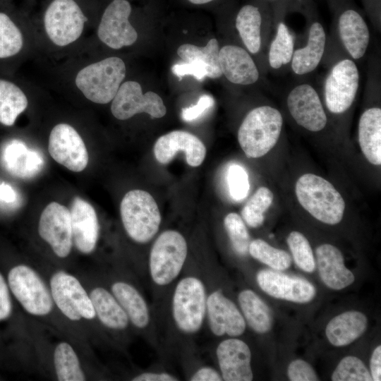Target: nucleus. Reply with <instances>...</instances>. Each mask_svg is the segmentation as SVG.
<instances>
[{"instance_id": "nucleus-1", "label": "nucleus", "mask_w": 381, "mask_h": 381, "mask_svg": "<svg viewBox=\"0 0 381 381\" xmlns=\"http://www.w3.org/2000/svg\"><path fill=\"white\" fill-rule=\"evenodd\" d=\"M281 112L271 105H260L251 109L238 130V141L249 158H258L277 144L283 128Z\"/></svg>"}, {"instance_id": "nucleus-2", "label": "nucleus", "mask_w": 381, "mask_h": 381, "mask_svg": "<svg viewBox=\"0 0 381 381\" xmlns=\"http://www.w3.org/2000/svg\"><path fill=\"white\" fill-rule=\"evenodd\" d=\"M295 193L303 209L320 222L334 225L341 221L344 200L324 178L313 174L302 175L296 183Z\"/></svg>"}, {"instance_id": "nucleus-3", "label": "nucleus", "mask_w": 381, "mask_h": 381, "mask_svg": "<svg viewBox=\"0 0 381 381\" xmlns=\"http://www.w3.org/2000/svg\"><path fill=\"white\" fill-rule=\"evenodd\" d=\"M333 16V27L344 55L361 60L369 47L368 25L353 0H326Z\"/></svg>"}, {"instance_id": "nucleus-4", "label": "nucleus", "mask_w": 381, "mask_h": 381, "mask_svg": "<svg viewBox=\"0 0 381 381\" xmlns=\"http://www.w3.org/2000/svg\"><path fill=\"white\" fill-rule=\"evenodd\" d=\"M207 294L203 282L196 276L181 278L171 299V313L177 329L185 334H194L206 318Z\"/></svg>"}, {"instance_id": "nucleus-5", "label": "nucleus", "mask_w": 381, "mask_h": 381, "mask_svg": "<svg viewBox=\"0 0 381 381\" xmlns=\"http://www.w3.org/2000/svg\"><path fill=\"white\" fill-rule=\"evenodd\" d=\"M360 86V74L353 59L341 55L331 65L322 85V99L334 116L347 112L354 104Z\"/></svg>"}, {"instance_id": "nucleus-6", "label": "nucleus", "mask_w": 381, "mask_h": 381, "mask_svg": "<svg viewBox=\"0 0 381 381\" xmlns=\"http://www.w3.org/2000/svg\"><path fill=\"white\" fill-rule=\"evenodd\" d=\"M126 71L121 59L109 57L82 68L75 77V85L87 99L107 104L116 95Z\"/></svg>"}, {"instance_id": "nucleus-7", "label": "nucleus", "mask_w": 381, "mask_h": 381, "mask_svg": "<svg viewBox=\"0 0 381 381\" xmlns=\"http://www.w3.org/2000/svg\"><path fill=\"white\" fill-rule=\"evenodd\" d=\"M120 212L123 227L134 241L145 243L158 232L161 214L152 196L143 190H132L123 198Z\"/></svg>"}, {"instance_id": "nucleus-8", "label": "nucleus", "mask_w": 381, "mask_h": 381, "mask_svg": "<svg viewBox=\"0 0 381 381\" xmlns=\"http://www.w3.org/2000/svg\"><path fill=\"white\" fill-rule=\"evenodd\" d=\"M188 253L183 236L175 230L162 232L154 242L149 255V273L152 282L166 286L181 272Z\"/></svg>"}, {"instance_id": "nucleus-9", "label": "nucleus", "mask_w": 381, "mask_h": 381, "mask_svg": "<svg viewBox=\"0 0 381 381\" xmlns=\"http://www.w3.org/2000/svg\"><path fill=\"white\" fill-rule=\"evenodd\" d=\"M294 9L303 13L308 23L306 44L295 49L290 64L292 72L303 76L314 71L321 63L327 47V37L310 0H296Z\"/></svg>"}, {"instance_id": "nucleus-10", "label": "nucleus", "mask_w": 381, "mask_h": 381, "mask_svg": "<svg viewBox=\"0 0 381 381\" xmlns=\"http://www.w3.org/2000/svg\"><path fill=\"white\" fill-rule=\"evenodd\" d=\"M289 89L286 104L295 123L311 133L324 130L327 125L328 118L316 88L310 83L301 82Z\"/></svg>"}, {"instance_id": "nucleus-11", "label": "nucleus", "mask_w": 381, "mask_h": 381, "mask_svg": "<svg viewBox=\"0 0 381 381\" xmlns=\"http://www.w3.org/2000/svg\"><path fill=\"white\" fill-rule=\"evenodd\" d=\"M87 20L74 0H53L44 16V25L49 40L64 47L76 41Z\"/></svg>"}, {"instance_id": "nucleus-12", "label": "nucleus", "mask_w": 381, "mask_h": 381, "mask_svg": "<svg viewBox=\"0 0 381 381\" xmlns=\"http://www.w3.org/2000/svg\"><path fill=\"white\" fill-rule=\"evenodd\" d=\"M11 291L24 309L34 315H45L52 309L50 294L40 276L26 265H18L8 274Z\"/></svg>"}, {"instance_id": "nucleus-13", "label": "nucleus", "mask_w": 381, "mask_h": 381, "mask_svg": "<svg viewBox=\"0 0 381 381\" xmlns=\"http://www.w3.org/2000/svg\"><path fill=\"white\" fill-rule=\"evenodd\" d=\"M54 301L61 313L71 320L93 319L96 314L90 296L80 282L64 272L55 273L50 279Z\"/></svg>"}, {"instance_id": "nucleus-14", "label": "nucleus", "mask_w": 381, "mask_h": 381, "mask_svg": "<svg viewBox=\"0 0 381 381\" xmlns=\"http://www.w3.org/2000/svg\"><path fill=\"white\" fill-rule=\"evenodd\" d=\"M111 111L117 119L126 120L143 112L152 118H161L166 114L167 108L157 93L149 91L143 94L138 82L126 81L112 99Z\"/></svg>"}, {"instance_id": "nucleus-15", "label": "nucleus", "mask_w": 381, "mask_h": 381, "mask_svg": "<svg viewBox=\"0 0 381 381\" xmlns=\"http://www.w3.org/2000/svg\"><path fill=\"white\" fill-rule=\"evenodd\" d=\"M131 11L128 1L113 0L102 14L97 29L99 39L114 49L134 44L138 33L129 22Z\"/></svg>"}, {"instance_id": "nucleus-16", "label": "nucleus", "mask_w": 381, "mask_h": 381, "mask_svg": "<svg viewBox=\"0 0 381 381\" xmlns=\"http://www.w3.org/2000/svg\"><path fill=\"white\" fill-rule=\"evenodd\" d=\"M52 157L68 169L80 172L88 163L85 143L75 129L67 123H59L52 130L48 144Z\"/></svg>"}, {"instance_id": "nucleus-17", "label": "nucleus", "mask_w": 381, "mask_h": 381, "mask_svg": "<svg viewBox=\"0 0 381 381\" xmlns=\"http://www.w3.org/2000/svg\"><path fill=\"white\" fill-rule=\"evenodd\" d=\"M38 232L59 258H66L72 247L70 210L56 202L49 203L41 214Z\"/></svg>"}, {"instance_id": "nucleus-18", "label": "nucleus", "mask_w": 381, "mask_h": 381, "mask_svg": "<svg viewBox=\"0 0 381 381\" xmlns=\"http://www.w3.org/2000/svg\"><path fill=\"white\" fill-rule=\"evenodd\" d=\"M206 318L211 332L216 337H237L246 330L241 311L221 290L207 294Z\"/></svg>"}, {"instance_id": "nucleus-19", "label": "nucleus", "mask_w": 381, "mask_h": 381, "mask_svg": "<svg viewBox=\"0 0 381 381\" xmlns=\"http://www.w3.org/2000/svg\"><path fill=\"white\" fill-rule=\"evenodd\" d=\"M274 24L271 11L263 4L253 1L239 8L235 17V27L246 49L258 54L263 44L262 30Z\"/></svg>"}, {"instance_id": "nucleus-20", "label": "nucleus", "mask_w": 381, "mask_h": 381, "mask_svg": "<svg viewBox=\"0 0 381 381\" xmlns=\"http://www.w3.org/2000/svg\"><path fill=\"white\" fill-rule=\"evenodd\" d=\"M256 280L264 292L276 298L306 303L316 294L315 286L306 279L269 269L259 271Z\"/></svg>"}, {"instance_id": "nucleus-21", "label": "nucleus", "mask_w": 381, "mask_h": 381, "mask_svg": "<svg viewBox=\"0 0 381 381\" xmlns=\"http://www.w3.org/2000/svg\"><path fill=\"white\" fill-rule=\"evenodd\" d=\"M220 374L224 381H251V351L248 344L236 337L222 341L216 349Z\"/></svg>"}, {"instance_id": "nucleus-22", "label": "nucleus", "mask_w": 381, "mask_h": 381, "mask_svg": "<svg viewBox=\"0 0 381 381\" xmlns=\"http://www.w3.org/2000/svg\"><path fill=\"white\" fill-rule=\"evenodd\" d=\"M186 155L191 167L200 166L206 155L203 143L193 134L183 131H174L159 137L154 146L156 159L162 164L170 162L178 152Z\"/></svg>"}, {"instance_id": "nucleus-23", "label": "nucleus", "mask_w": 381, "mask_h": 381, "mask_svg": "<svg viewBox=\"0 0 381 381\" xmlns=\"http://www.w3.org/2000/svg\"><path fill=\"white\" fill-rule=\"evenodd\" d=\"M0 164L13 176L28 179L37 176L43 169L44 159L37 150L28 147L18 140L6 143L0 150Z\"/></svg>"}, {"instance_id": "nucleus-24", "label": "nucleus", "mask_w": 381, "mask_h": 381, "mask_svg": "<svg viewBox=\"0 0 381 381\" xmlns=\"http://www.w3.org/2000/svg\"><path fill=\"white\" fill-rule=\"evenodd\" d=\"M219 61L222 75L231 83L250 85L260 79L259 69L245 48L225 45L219 49Z\"/></svg>"}, {"instance_id": "nucleus-25", "label": "nucleus", "mask_w": 381, "mask_h": 381, "mask_svg": "<svg viewBox=\"0 0 381 381\" xmlns=\"http://www.w3.org/2000/svg\"><path fill=\"white\" fill-rule=\"evenodd\" d=\"M70 214L72 236L75 247L83 253H90L96 246L99 230L94 207L83 199L75 197Z\"/></svg>"}, {"instance_id": "nucleus-26", "label": "nucleus", "mask_w": 381, "mask_h": 381, "mask_svg": "<svg viewBox=\"0 0 381 381\" xmlns=\"http://www.w3.org/2000/svg\"><path fill=\"white\" fill-rule=\"evenodd\" d=\"M315 254L320 279L327 286L340 290L354 282L353 274L344 265L343 255L337 247L322 244L316 248Z\"/></svg>"}, {"instance_id": "nucleus-27", "label": "nucleus", "mask_w": 381, "mask_h": 381, "mask_svg": "<svg viewBox=\"0 0 381 381\" xmlns=\"http://www.w3.org/2000/svg\"><path fill=\"white\" fill-rule=\"evenodd\" d=\"M361 150L367 160L374 165L381 164V109L378 105L366 108L358 126Z\"/></svg>"}, {"instance_id": "nucleus-28", "label": "nucleus", "mask_w": 381, "mask_h": 381, "mask_svg": "<svg viewBox=\"0 0 381 381\" xmlns=\"http://www.w3.org/2000/svg\"><path fill=\"white\" fill-rule=\"evenodd\" d=\"M367 327L368 319L363 313L350 310L333 318L326 326L325 334L333 346H344L363 335Z\"/></svg>"}, {"instance_id": "nucleus-29", "label": "nucleus", "mask_w": 381, "mask_h": 381, "mask_svg": "<svg viewBox=\"0 0 381 381\" xmlns=\"http://www.w3.org/2000/svg\"><path fill=\"white\" fill-rule=\"evenodd\" d=\"M111 289L135 327L145 329L150 324L148 305L136 288L127 282H116L111 285Z\"/></svg>"}, {"instance_id": "nucleus-30", "label": "nucleus", "mask_w": 381, "mask_h": 381, "mask_svg": "<svg viewBox=\"0 0 381 381\" xmlns=\"http://www.w3.org/2000/svg\"><path fill=\"white\" fill-rule=\"evenodd\" d=\"M89 296L96 315L104 325L117 330L127 327L130 322L128 317L112 293L97 287Z\"/></svg>"}, {"instance_id": "nucleus-31", "label": "nucleus", "mask_w": 381, "mask_h": 381, "mask_svg": "<svg viewBox=\"0 0 381 381\" xmlns=\"http://www.w3.org/2000/svg\"><path fill=\"white\" fill-rule=\"evenodd\" d=\"M238 301L246 322L255 332H269L272 324L271 310L267 305L250 289L241 291Z\"/></svg>"}, {"instance_id": "nucleus-32", "label": "nucleus", "mask_w": 381, "mask_h": 381, "mask_svg": "<svg viewBox=\"0 0 381 381\" xmlns=\"http://www.w3.org/2000/svg\"><path fill=\"white\" fill-rule=\"evenodd\" d=\"M284 18L279 17L275 20V35L267 50L268 65L274 71L290 66L295 50L294 35L284 22Z\"/></svg>"}, {"instance_id": "nucleus-33", "label": "nucleus", "mask_w": 381, "mask_h": 381, "mask_svg": "<svg viewBox=\"0 0 381 381\" xmlns=\"http://www.w3.org/2000/svg\"><path fill=\"white\" fill-rule=\"evenodd\" d=\"M28 104L25 93L15 83L0 78V123L11 126Z\"/></svg>"}, {"instance_id": "nucleus-34", "label": "nucleus", "mask_w": 381, "mask_h": 381, "mask_svg": "<svg viewBox=\"0 0 381 381\" xmlns=\"http://www.w3.org/2000/svg\"><path fill=\"white\" fill-rule=\"evenodd\" d=\"M219 43L212 38L205 47H198L190 44H183L177 50L179 57L186 61L198 60L202 62L207 69V77L219 78L222 73L219 61Z\"/></svg>"}, {"instance_id": "nucleus-35", "label": "nucleus", "mask_w": 381, "mask_h": 381, "mask_svg": "<svg viewBox=\"0 0 381 381\" xmlns=\"http://www.w3.org/2000/svg\"><path fill=\"white\" fill-rule=\"evenodd\" d=\"M54 362L57 378L60 381H83L78 358L72 346L66 342L59 344L54 351Z\"/></svg>"}, {"instance_id": "nucleus-36", "label": "nucleus", "mask_w": 381, "mask_h": 381, "mask_svg": "<svg viewBox=\"0 0 381 381\" xmlns=\"http://www.w3.org/2000/svg\"><path fill=\"white\" fill-rule=\"evenodd\" d=\"M248 253L253 258L277 271L288 269L291 263V258L287 252L274 248L260 238L250 242Z\"/></svg>"}, {"instance_id": "nucleus-37", "label": "nucleus", "mask_w": 381, "mask_h": 381, "mask_svg": "<svg viewBox=\"0 0 381 381\" xmlns=\"http://www.w3.org/2000/svg\"><path fill=\"white\" fill-rule=\"evenodd\" d=\"M274 195L271 190L262 186L249 199L241 211L243 220L250 227L257 228L264 222V213L271 206Z\"/></svg>"}, {"instance_id": "nucleus-38", "label": "nucleus", "mask_w": 381, "mask_h": 381, "mask_svg": "<svg viewBox=\"0 0 381 381\" xmlns=\"http://www.w3.org/2000/svg\"><path fill=\"white\" fill-rule=\"evenodd\" d=\"M23 45L20 30L6 13L0 12V59L16 55Z\"/></svg>"}, {"instance_id": "nucleus-39", "label": "nucleus", "mask_w": 381, "mask_h": 381, "mask_svg": "<svg viewBox=\"0 0 381 381\" xmlns=\"http://www.w3.org/2000/svg\"><path fill=\"white\" fill-rule=\"evenodd\" d=\"M224 225L234 250L241 256L248 253L250 238L241 217L235 213H229L224 219Z\"/></svg>"}, {"instance_id": "nucleus-40", "label": "nucleus", "mask_w": 381, "mask_h": 381, "mask_svg": "<svg viewBox=\"0 0 381 381\" xmlns=\"http://www.w3.org/2000/svg\"><path fill=\"white\" fill-rule=\"evenodd\" d=\"M287 243L296 265L304 272H313L315 269V260L306 236L293 231L287 237Z\"/></svg>"}, {"instance_id": "nucleus-41", "label": "nucleus", "mask_w": 381, "mask_h": 381, "mask_svg": "<svg viewBox=\"0 0 381 381\" xmlns=\"http://www.w3.org/2000/svg\"><path fill=\"white\" fill-rule=\"evenodd\" d=\"M333 381H372L370 373L358 358L348 356L343 358L332 375Z\"/></svg>"}, {"instance_id": "nucleus-42", "label": "nucleus", "mask_w": 381, "mask_h": 381, "mask_svg": "<svg viewBox=\"0 0 381 381\" xmlns=\"http://www.w3.org/2000/svg\"><path fill=\"white\" fill-rule=\"evenodd\" d=\"M229 192L233 200L241 201L247 196L250 185L246 169L238 164H232L227 171Z\"/></svg>"}, {"instance_id": "nucleus-43", "label": "nucleus", "mask_w": 381, "mask_h": 381, "mask_svg": "<svg viewBox=\"0 0 381 381\" xmlns=\"http://www.w3.org/2000/svg\"><path fill=\"white\" fill-rule=\"evenodd\" d=\"M287 375L291 381H316L318 377L313 367L301 359L292 361L287 369Z\"/></svg>"}, {"instance_id": "nucleus-44", "label": "nucleus", "mask_w": 381, "mask_h": 381, "mask_svg": "<svg viewBox=\"0 0 381 381\" xmlns=\"http://www.w3.org/2000/svg\"><path fill=\"white\" fill-rule=\"evenodd\" d=\"M171 70L179 79L186 75H193L198 80H202L207 77L206 66L198 60L176 64L172 66Z\"/></svg>"}, {"instance_id": "nucleus-45", "label": "nucleus", "mask_w": 381, "mask_h": 381, "mask_svg": "<svg viewBox=\"0 0 381 381\" xmlns=\"http://www.w3.org/2000/svg\"><path fill=\"white\" fill-rule=\"evenodd\" d=\"M214 104V99L210 95H203L196 104L182 109L181 117L186 122L193 121L202 116Z\"/></svg>"}, {"instance_id": "nucleus-46", "label": "nucleus", "mask_w": 381, "mask_h": 381, "mask_svg": "<svg viewBox=\"0 0 381 381\" xmlns=\"http://www.w3.org/2000/svg\"><path fill=\"white\" fill-rule=\"evenodd\" d=\"M267 6L272 12L273 21L277 18L284 16L291 10L295 0H253Z\"/></svg>"}, {"instance_id": "nucleus-47", "label": "nucleus", "mask_w": 381, "mask_h": 381, "mask_svg": "<svg viewBox=\"0 0 381 381\" xmlns=\"http://www.w3.org/2000/svg\"><path fill=\"white\" fill-rule=\"evenodd\" d=\"M11 312V302L6 283L0 274V320L8 318Z\"/></svg>"}, {"instance_id": "nucleus-48", "label": "nucleus", "mask_w": 381, "mask_h": 381, "mask_svg": "<svg viewBox=\"0 0 381 381\" xmlns=\"http://www.w3.org/2000/svg\"><path fill=\"white\" fill-rule=\"evenodd\" d=\"M365 10L377 29H380L381 0H362Z\"/></svg>"}, {"instance_id": "nucleus-49", "label": "nucleus", "mask_w": 381, "mask_h": 381, "mask_svg": "<svg viewBox=\"0 0 381 381\" xmlns=\"http://www.w3.org/2000/svg\"><path fill=\"white\" fill-rule=\"evenodd\" d=\"M190 381H222L219 372L210 366H202L195 371L190 376Z\"/></svg>"}, {"instance_id": "nucleus-50", "label": "nucleus", "mask_w": 381, "mask_h": 381, "mask_svg": "<svg viewBox=\"0 0 381 381\" xmlns=\"http://www.w3.org/2000/svg\"><path fill=\"white\" fill-rule=\"evenodd\" d=\"M133 381H178L179 378L167 372H145L135 376Z\"/></svg>"}, {"instance_id": "nucleus-51", "label": "nucleus", "mask_w": 381, "mask_h": 381, "mask_svg": "<svg viewBox=\"0 0 381 381\" xmlns=\"http://www.w3.org/2000/svg\"><path fill=\"white\" fill-rule=\"evenodd\" d=\"M370 375L373 380H381V346L373 351L370 361Z\"/></svg>"}, {"instance_id": "nucleus-52", "label": "nucleus", "mask_w": 381, "mask_h": 381, "mask_svg": "<svg viewBox=\"0 0 381 381\" xmlns=\"http://www.w3.org/2000/svg\"><path fill=\"white\" fill-rule=\"evenodd\" d=\"M18 201V195L9 184L0 183V202L6 204H14Z\"/></svg>"}, {"instance_id": "nucleus-53", "label": "nucleus", "mask_w": 381, "mask_h": 381, "mask_svg": "<svg viewBox=\"0 0 381 381\" xmlns=\"http://www.w3.org/2000/svg\"><path fill=\"white\" fill-rule=\"evenodd\" d=\"M189 3L194 5H202L210 2H213L217 0H187Z\"/></svg>"}]
</instances>
